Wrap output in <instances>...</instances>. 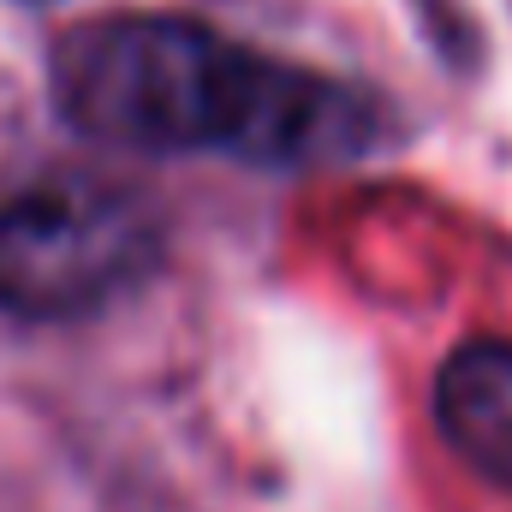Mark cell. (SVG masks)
Instances as JSON below:
<instances>
[{
  "label": "cell",
  "instance_id": "6da1fadb",
  "mask_svg": "<svg viewBox=\"0 0 512 512\" xmlns=\"http://www.w3.org/2000/svg\"><path fill=\"white\" fill-rule=\"evenodd\" d=\"M54 102L78 131L120 149H221L256 167L346 161L382 137V114L358 90L173 12L78 24L54 48Z\"/></svg>",
  "mask_w": 512,
  "mask_h": 512
},
{
  "label": "cell",
  "instance_id": "7a4b0ae2",
  "mask_svg": "<svg viewBox=\"0 0 512 512\" xmlns=\"http://www.w3.org/2000/svg\"><path fill=\"white\" fill-rule=\"evenodd\" d=\"M161 256V215L108 179H48L0 203V310L72 322L131 292Z\"/></svg>",
  "mask_w": 512,
  "mask_h": 512
},
{
  "label": "cell",
  "instance_id": "3957f363",
  "mask_svg": "<svg viewBox=\"0 0 512 512\" xmlns=\"http://www.w3.org/2000/svg\"><path fill=\"white\" fill-rule=\"evenodd\" d=\"M435 429L483 483L512 495V340H471L441 364Z\"/></svg>",
  "mask_w": 512,
  "mask_h": 512
}]
</instances>
